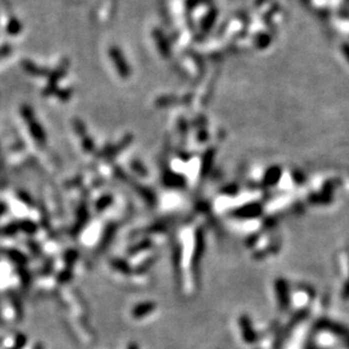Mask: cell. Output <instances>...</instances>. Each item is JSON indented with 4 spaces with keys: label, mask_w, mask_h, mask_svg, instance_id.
<instances>
[{
    "label": "cell",
    "mask_w": 349,
    "mask_h": 349,
    "mask_svg": "<svg viewBox=\"0 0 349 349\" xmlns=\"http://www.w3.org/2000/svg\"><path fill=\"white\" fill-rule=\"evenodd\" d=\"M68 70V64L65 60L62 62L56 70H50L49 75L46 76L48 78V85H46V88L44 90V96H51L54 93H57V84L59 80H60L65 74L67 73Z\"/></svg>",
    "instance_id": "cell-2"
},
{
    "label": "cell",
    "mask_w": 349,
    "mask_h": 349,
    "mask_svg": "<svg viewBox=\"0 0 349 349\" xmlns=\"http://www.w3.org/2000/svg\"><path fill=\"white\" fill-rule=\"evenodd\" d=\"M12 51V48L10 44H4L2 46H0V58H6L7 56H10Z\"/></svg>",
    "instance_id": "cell-7"
},
{
    "label": "cell",
    "mask_w": 349,
    "mask_h": 349,
    "mask_svg": "<svg viewBox=\"0 0 349 349\" xmlns=\"http://www.w3.org/2000/svg\"><path fill=\"white\" fill-rule=\"evenodd\" d=\"M154 39H156V44H158L160 54L164 57H168L170 54V46L168 44L167 40H166V38L164 36V34L161 33L159 30H156L154 31Z\"/></svg>",
    "instance_id": "cell-4"
},
{
    "label": "cell",
    "mask_w": 349,
    "mask_h": 349,
    "mask_svg": "<svg viewBox=\"0 0 349 349\" xmlns=\"http://www.w3.org/2000/svg\"><path fill=\"white\" fill-rule=\"evenodd\" d=\"M22 67L28 75L34 76V78H46L50 73L49 70L38 66L36 62L28 60V59H24L22 62Z\"/></svg>",
    "instance_id": "cell-3"
},
{
    "label": "cell",
    "mask_w": 349,
    "mask_h": 349,
    "mask_svg": "<svg viewBox=\"0 0 349 349\" xmlns=\"http://www.w3.org/2000/svg\"><path fill=\"white\" fill-rule=\"evenodd\" d=\"M216 16H218V12H216V10H211L206 16H204V18L202 20V30L204 32H208V30L214 26L216 23Z\"/></svg>",
    "instance_id": "cell-6"
},
{
    "label": "cell",
    "mask_w": 349,
    "mask_h": 349,
    "mask_svg": "<svg viewBox=\"0 0 349 349\" xmlns=\"http://www.w3.org/2000/svg\"><path fill=\"white\" fill-rule=\"evenodd\" d=\"M109 57L112 59L114 68H116L117 73L122 78H127L130 76V66L127 62L126 58L122 54V51L118 46H114L109 49Z\"/></svg>",
    "instance_id": "cell-1"
},
{
    "label": "cell",
    "mask_w": 349,
    "mask_h": 349,
    "mask_svg": "<svg viewBox=\"0 0 349 349\" xmlns=\"http://www.w3.org/2000/svg\"><path fill=\"white\" fill-rule=\"evenodd\" d=\"M22 30H23V25L18 18L12 16L8 20V23L6 25V33L8 36H18V34L22 32Z\"/></svg>",
    "instance_id": "cell-5"
}]
</instances>
